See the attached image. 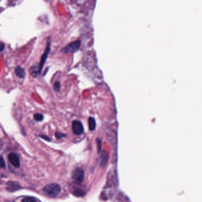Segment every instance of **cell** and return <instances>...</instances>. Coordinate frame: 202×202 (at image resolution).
<instances>
[{
    "label": "cell",
    "instance_id": "2",
    "mask_svg": "<svg viewBox=\"0 0 202 202\" xmlns=\"http://www.w3.org/2000/svg\"><path fill=\"white\" fill-rule=\"evenodd\" d=\"M81 40H76L75 42H71L70 43L68 44L66 46H65L62 49V52L64 53L69 54V53H73L77 52L81 47Z\"/></svg>",
    "mask_w": 202,
    "mask_h": 202
},
{
    "label": "cell",
    "instance_id": "5",
    "mask_svg": "<svg viewBox=\"0 0 202 202\" xmlns=\"http://www.w3.org/2000/svg\"><path fill=\"white\" fill-rule=\"evenodd\" d=\"M9 160L11 162V164L14 166L15 167H19L20 165V161L19 157L16 153H10L9 155Z\"/></svg>",
    "mask_w": 202,
    "mask_h": 202
},
{
    "label": "cell",
    "instance_id": "3",
    "mask_svg": "<svg viewBox=\"0 0 202 202\" xmlns=\"http://www.w3.org/2000/svg\"><path fill=\"white\" fill-rule=\"evenodd\" d=\"M50 40H48L46 50H45L44 53L43 54V55L42 56L41 60L40 62V65H39V72L40 73V72L43 69V67L45 65V62L47 58L48 55H49V52H50Z\"/></svg>",
    "mask_w": 202,
    "mask_h": 202
},
{
    "label": "cell",
    "instance_id": "12",
    "mask_svg": "<svg viewBox=\"0 0 202 202\" xmlns=\"http://www.w3.org/2000/svg\"><path fill=\"white\" fill-rule=\"evenodd\" d=\"M31 73L33 76L36 77L37 75V68L35 66L32 67L31 68Z\"/></svg>",
    "mask_w": 202,
    "mask_h": 202
},
{
    "label": "cell",
    "instance_id": "13",
    "mask_svg": "<svg viewBox=\"0 0 202 202\" xmlns=\"http://www.w3.org/2000/svg\"><path fill=\"white\" fill-rule=\"evenodd\" d=\"M6 162L4 158L2 156H0V168H5Z\"/></svg>",
    "mask_w": 202,
    "mask_h": 202
},
{
    "label": "cell",
    "instance_id": "14",
    "mask_svg": "<svg viewBox=\"0 0 202 202\" xmlns=\"http://www.w3.org/2000/svg\"><path fill=\"white\" fill-rule=\"evenodd\" d=\"M54 88L57 91V92H59L60 91V84L59 82H56L54 84Z\"/></svg>",
    "mask_w": 202,
    "mask_h": 202
},
{
    "label": "cell",
    "instance_id": "1",
    "mask_svg": "<svg viewBox=\"0 0 202 202\" xmlns=\"http://www.w3.org/2000/svg\"><path fill=\"white\" fill-rule=\"evenodd\" d=\"M43 190L47 196L52 197H56L60 193L61 187L58 184H49L45 187Z\"/></svg>",
    "mask_w": 202,
    "mask_h": 202
},
{
    "label": "cell",
    "instance_id": "8",
    "mask_svg": "<svg viewBox=\"0 0 202 202\" xmlns=\"http://www.w3.org/2000/svg\"><path fill=\"white\" fill-rule=\"evenodd\" d=\"M15 72H16V73L17 76L19 78H24L25 77V75H26L25 70L22 67H20V66L17 67V68L15 70Z\"/></svg>",
    "mask_w": 202,
    "mask_h": 202
},
{
    "label": "cell",
    "instance_id": "6",
    "mask_svg": "<svg viewBox=\"0 0 202 202\" xmlns=\"http://www.w3.org/2000/svg\"><path fill=\"white\" fill-rule=\"evenodd\" d=\"M21 188V186L18 182L10 181L7 184V190L10 192H14Z\"/></svg>",
    "mask_w": 202,
    "mask_h": 202
},
{
    "label": "cell",
    "instance_id": "16",
    "mask_svg": "<svg viewBox=\"0 0 202 202\" xmlns=\"http://www.w3.org/2000/svg\"><path fill=\"white\" fill-rule=\"evenodd\" d=\"M96 142H97V145H98V148L99 151L101 149V147H102V141L99 138H97L96 140Z\"/></svg>",
    "mask_w": 202,
    "mask_h": 202
},
{
    "label": "cell",
    "instance_id": "11",
    "mask_svg": "<svg viewBox=\"0 0 202 202\" xmlns=\"http://www.w3.org/2000/svg\"><path fill=\"white\" fill-rule=\"evenodd\" d=\"M43 118H44V116L41 114H35L34 115V119L36 121H43Z\"/></svg>",
    "mask_w": 202,
    "mask_h": 202
},
{
    "label": "cell",
    "instance_id": "7",
    "mask_svg": "<svg viewBox=\"0 0 202 202\" xmlns=\"http://www.w3.org/2000/svg\"><path fill=\"white\" fill-rule=\"evenodd\" d=\"M83 177V171L82 169L78 168L74 171L73 177L74 181L76 183H81L82 181Z\"/></svg>",
    "mask_w": 202,
    "mask_h": 202
},
{
    "label": "cell",
    "instance_id": "17",
    "mask_svg": "<svg viewBox=\"0 0 202 202\" xmlns=\"http://www.w3.org/2000/svg\"><path fill=\"white\" fill-rule=\"evenodd\" d=\"M4 49V45L3 43L0 44V52H2Z\"/></svg>",
    "mask_w": 202,
    "mask_h": 202
},
{
    "label": "cell",
    "instance_id": "18",
    "mask_svg": "<svg viewBox=\"0 0 202 202\" xmlns=\"http://www.w3.org/2000/svg\"><path fill=\"white\" fill-rule=\"evenodd\" d=\"M40 137L41 138H42L43 139H45V140H47V141H50V138H49V137H46V136H44V135H42V136H40Z\"/></svg>",
    "mask_w": 202,
    "mask_h": 202
},
{
    "label": "cell",
    "instance_id": "4",
    "mask_svg": "<svg viewBox=\"0 0 202 202\" xmlns=\"http://www.w3.org/2000/svg\"><path fill=\"white\" fill-rule=\"evenodd\" d=\"M73 132L75 135H80L83 132V127L82 124L79 121H74L72 126Z\"/></svg>",
    "mask_w": 202,
    "mask_h": 202
},
{
    "label": "cell",
    "instance_id": "15",
    "mask_svg": "<svg viewBox=\"0 0 202 202\" xmlns=\"http://www.w3.org/2000/svg\"><path fill=\"white\" fill-rule=\"evenodd\" d=\"M55 136L58 139H60L64 137H66V135H65V134H63L59 132H56L55 134Z\"/></svg>",
    "mask_w": 202,
    "mask_h": 202
},
{
    "label": "cell",
    "instance_id": "9",
    "mask_svg": "<svg viewBox=\"0 0 202 202\" xmlns=\"http://www.w3.org/2000/svg\"><path fill=\"white\" fill-rule=\"evenodd\" d=\"M89 128L91 131H93L96 128V122L93 118L90 117L88 120Z\"/></svg>",
    "mask_w": 202,
    "mask_h": 202
},
{
    "label": "cell",
    "instance_id": "10",
    "mask_svg": "<svg viewBox=\"0 0 202 202\" xmlns=\"http://www.w3.org/2000/svg\"><path fill=\"white\" fill-rule=\"evenodd\" d=\"M22 202H37V201L33 197H26L22 200Z\"/></svg>",
    "mask_w": 202,
    "mask_h": 202
}]
</instances>
